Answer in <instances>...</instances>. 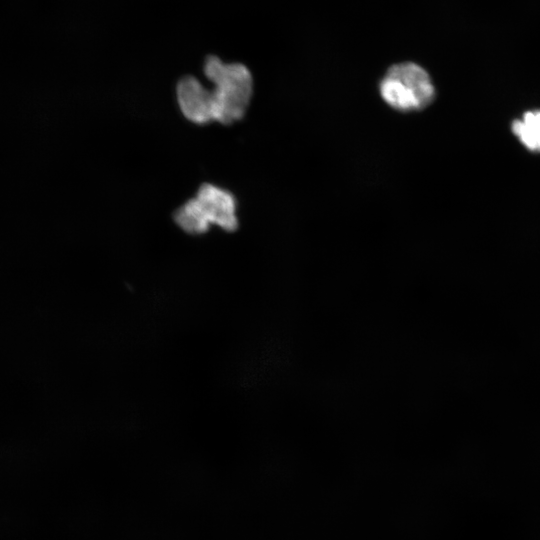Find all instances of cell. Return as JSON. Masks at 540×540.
<instances>
[{
    "instance_id": "cell-1",
    "label": "cell",
    "mask_w": 540,
    "mask_h": 540,
    "mask_svg": "<svg viewBox=\"0 0 540 540\" xmlns=\"http://www.w3.org/2000/svg\"><path fill=\"white\" fill-rule=\"evenodd\" d=\"M204 74L214 84V121L230 125L241 120L247 111L252 94L253 78L241 63H224L215 55L204 62Z\"/></svg>"
},
{
    "instance_id": "cell-2",
    "label": "cell",
    "mask_w": 540,
    "mask_h": 540,
    "mask_svg": "<svg viewBox=\"0 0 540 540\" xmlns=\"http://www.w3.org/2000/svg\"><path fill=\"white\" fill-rule=\"evenodd\" d=\"M236 212L237 201L229 190L203 183L196 195L175 211L174 221L192 235L207 232L211 225L233 232L238 228Z\"/></svg>"
},
{
    "instance_id": "cell-3",
    "label": "cell",
    "mask_w": 540,
    "mask_h": 540,
    "mask_svg": "<svg viewBox=\"0 0 540 540\" xmlns=\"http://www.w3.org/2000/svg\"><path fill=\"white\" fill-rule=\"evenodd\" d=\"M379 90L388 105L401 111L423 109L435 95L429 74L414 62L392 65L381 80Z\"/></svg>"
},
{
    "instance_id": "cell-4",
    "label": "cell",
    "mask_w": 540,
    "mask_h": 540,
    "mask_svg": "<svg viewBox=\"0 0 540 540\" xmlns=\"http://www.w3.org/2000/svg\"><path fill=\"white\" fill-rule=\"evenodd\" d=\"M182 114L192 123L203 125L214 121L212 91L191 75L182 77L176 86Z\"/></svg>"
},
{
    "instance_id": "cell-5",
    "label": "cell",
    "mask_w": 540,
    "mask_h": 540,
    "mask_svg": "<svg viewBox=\"0 0 540 540\" xmlns=\"http://www.w3.org/2000/svg\"><path fill=\"white\" fill-rule=\"evenodd\" d=\"M513 132L529 149L540 151V111L527 112L522 121H515Z\"/></svg>"
}]
</instances>
